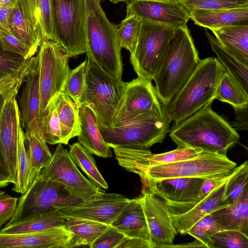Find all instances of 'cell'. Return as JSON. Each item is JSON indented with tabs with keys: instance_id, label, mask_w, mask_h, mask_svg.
<instances>
[{
	"instance_id": "obj_1",
	"label": "cell",
	"mask_w": 248,
	"mask_h": 248,
	"mask_svg": "<svg viewBox=\"0 0 248 248\" xmlns=\"http://www.w3.org/2000/svg\"><path fill=\"white\" fill-rule=\"evenodd\" d=\"M212 104L173 124L169 136L177 146L226 155L227 151L238 142L237 131L213 110Z\"/></svg>"
},
{
	"instance_id": "obj_2",
	"label": "cell",
	"mask_w": 248,
	"mask_h": 248,
	"mask_svg": "<svg viewBox=\"0 0 248 248\" xmlns=\"http://www.w3.org/2000/svg\"><path fill=\"white\" fill-rule=\"evenodd\" d=\"M200 59L187 25L175 29L153 80L159 99L166 106L191 76Z\"/></svg>"
},
{
	"instance_id": "obj_3",
	"label": "cell",
	"mask_w": 248,
	"mask_h": 248,
	"mask_svg": "<svg viewBox=\"0 0 248 248\" xmlns=\"http://www.w3.org/2000/svg\"><path fill=\"white\" fill-rule=\"evenodd\" d=\"M225 70L216 58L200 59L191 76L165 107L171 121L177 123L213 103L219 81Z\"/></svg>"
},
{
	"instance_id": "obj_4",
	"label": "cell",
	"mask_w": 248,
	"mask_h": 248,
	"mask_svg": "<svg viewBox=\"0 0 248 248\" xmlns=\"http://www.w3.org/2000/svg\"><path fill=\"white\" fill-rule=\"evenodd\" d=\"M100 1L85 0L86 53L104 70L122 79L123 68L118 25L108 19Z\"/></svg>"
},
{
	"instance_id": "obj_5",
	"label": "cell",
	"mask_w": 248,
	"mask_h": 248,
	"mask_svg": "<svg viewBox=\"0 0 248 248\" xmlns=\"http://www.w3.org/2000/svg\"><path fill=\"white\" fill-rule=\"evenodd\" d=\"M85 89L81 104H88L98 121L111 126L122 101L125 82L104 70L87 57Z\"/></svg>"
},
{
	"instance_id": "obj_6",
	"label": "cell",
	"mask_w": 248,
	"mask_h": 248,
	"mask_svg": "<svg viewBox=\"0 0 248 248\" xmlns=\"http://www.w3.org/2000/svg\"><path fill=\"white\" fill-rule=\"evenodd\" d=\"M236 165L227 155L203 151L181 161L146 167L138 175L141 182L178 177L209 179L230 175Z\"/></svg>"
},
{
	"instance_id": "obj_7",
	"label": "cell",
	"mask_w": 248,
	"mask_h": 248,
	"mask_svg": "<svg viewBox=\"0 0 248 248\" xmlns=\"http://www.w3.org/2000/svg\"><path fill=\"white\" fill-rule=\"evenodd\" d=\"M175 29L141 20L130 62L138 77L152 81L165 56Z\"/></svg>"
},
{
	"instance_id": "obj_8",
	"label": "cell",
	"mask_w": 248,
	"mask_h": 248,
	"mask_svg": "<svg viewBox=\"0 0 248 248\" xmlns=\"http://www.w3.org/2000/svg\"><path fill=\"white\" fill-rule=\"evenodd\" d=\"M167 116L152 81L138 77L125 82L122 101L111 126L145 119L163 120Z\"/></svg>"
},
{
	"instance_id": "obj_9",
	"label": "cell",
	"mask_w": 248,
	"mask_h": 248,
	"mask_svg": "<svg viewBox=\"0 0 248 248\" xmlns=\"http://www.w3.org/2000/svg\"><path fill=\"white\" fill-rule=\"evenodd\" d=\"M55 41L69 57L86 53L85 0H51Z\"/></svg>"
},
{
	"instance_id": "obj_10",
	"label": "cell",
	"mask_w": 248,
	"mask_h": 248,
	"mask_svg": "<svg viewBox=\"0 0 248 248\" xmlns=\"http://www.w3.org/2000/svg\"><path fill=\"white\" fill-rule=\"evenodd\" d=\"M171 120L145 119L118 126H107L98 120L103 139L110 148L149 149L162 143L170 128Z\"/></svg>"
},
{
	"instance_id": "obj_11",
	"label": "cell",
	"mask_w": 248,
	"mask_h": 248,
	"mask_svg": "<svg viewBox=\"0 0 248 248\" xmlns=\"http://www.w3.org/2000/svg\"><path fill=\"white\" fill-rule=\"evenodd\" d=\"M36 56L40 94L39 118L49 102L62 91L70 69L68 55L64 47L57 42H43Z\"/></svg>"
},
{
	"instance_id": "obj_12",
	"label": "cell",
	"mask_w": 248,
	"mask_h": 248,
	"mask_svg": "<svg viewBox=\"0 0 248 248\" xmlns=\"http://www.w3.org/2000/svg\"><path fill=\"white\" fill-rule=\"evenodd\" d=\"M82 201L71 195L62 184L45 178L39 174L18 198L15 213L8 223L31 214L49 211Z\"/></svg>"
},
{
	"instance_id": "obj_13",
	"label": "cell",
	"mask_w": 248,
	"mask_h": 248,
	"mask_svg": "<svg viewBox=\"0 0 248 248\" xmlns=\"http://www.w3.org/2000/svg\"><path fill=\"white\" fill-rule=\"evenodd\" d=\"M40 175L62 184L71 195L83 201L105 191L83 176L61 143L57 144L50 161Z\"/></svg>"
},
{
	"instance_id": "obj_14",
	"label": "cell",
	"mask_w": 248,
	"mask_h": 248,
	"mask_svg": "<svg viewBox=\"0 0 248 248\" xmlns=\"http://www.w3.org/2000/svg\"><path fill=\"white\" fill-rule=\"evenodd\" d=\"M130 200L122 194L103 191L89 200L56 209L64 217L89 219L111 226Z\"/></svg>"
},
{
	"instance_id": "obj_15",
	"label": "cell",
	"mask_w": 248,
	"mask_h": 248,
	"mask_svg": "<svg viewBox=\"0 0 248 248\" xmlns=\"http://www.w3.org/2000/svg\"><path fill=\"white\" fill-rule=\"evenodd\" d=\"M153 248H169L178 234L167 206L153 192L142 190L140 196Z\"/></svg>"
},
{
	"instance_id": "obj_16",
	"label": "cell",
	"mask_w": 248,
	"mask_h": 248,
	"mask_svg": "<svg viewBox=\"0 0 248 248\" xmlns=\"http://www.w3.org/2000/svg\"><path fill=\"white\" fill-rule=\"evenodd\" d=\"M226 182L202 199L197 201L177 202L162 199L168 207L178 233L181 235L187 234L190 228L202 218L227 205L222 202Z\"/></svg>"
},
{
	"instance_id": "obj_17",
	"label": "cell",
	"mask_w": 248,
	"mask_h": 248,
	"mask_svg": "<svg viewBox=\"0 0 248 248\" xmlns=\"http://www.w3.org/2000/svg\"><path fill=\"white\" fill-rule=\"evenodd\" d=\"M126 13L141 20L175 29L187 25L189 12L181 3L155 0H131L126 4Z\"/></svg>"
},
{
	"instance_id": "obj_18",
	"label": "cell",
	"mask_w": 248,
	"mask_h": 248,
	"mask_svg": "<svg viewBox=\"0 0 248 248\" xmlns=\"http://www.w3.org/2000/svg\"><path fill=\"white\" fill-rule=\"evenodd\" d=\"M18 110L16 98H13L5 100L0 113V155L13 184L16 180L17 114Z\"/></svg>"
},
{
	"instance_id": "obj_19",
	"label": "cell",
	"mask_w": 248,
	"mask_h": 248,
	"mask_svg": "<svg viewBox=\"0 0 248 248\" xmlns=\"http://www.w3.org/2000/svg\"><path fill=\"white\" fill-rule=\"evenodd\" d=\"M72 236L65 226L37 232L0 233V248H67Z\"/></svg>"
},
{
	"instance_id": "obj_20",
	"label": "cell",
	"mask_w": 248,
	"mask_h": 248,
	"mask_svg": "<svg viewBox=\"0 0 248 248\" xmlns=\"http://www.w3.org/2000/svg\"><path fill=\"white\" fill-rule=\"evenodd\" d=\"M200 178L178 177L141 182L142 190H149L162 199L177 202L200 200L203 181Z\"/></svg>"
},
{
	"instance_id": "obj_21",
	"label": "cell",
	"mask_w": 248,
	"mask_h": 248,
	"mask_svg": "<svg viewBox=\"0 0 248 248\" xmlns=\"http://www.w3.org/2000/svg\"><path fill=\"white\" fill-rule=\"evenodd\" d=\"M24 81L18 106L21 124L26 133L39 127L40 94L37 56L32 57Z\"/></svg>"
},
{
	"instance_id": "obj_22",
	"label": "cell",
	"mask_w": 248,
	"mask_h": 248,
	"mask_svg": "<svg viewBox=\"0 0 248 248\" xmlns=\"http://www.w3.org/2000/svg\"><path fill=\"white\" fill-rule=\"evenodd\" d=\"M79 117L78 142L92 155L104 158L112 157V152L103 138L98 118L93 109L87 104H81L79 107Z\"/></svg>"
},
{
	"instance_id": "obj_23",
	"label": "cell",
	"mask_w": 248,
	"mask_h": 248,
	"mask_svg": "<svg viewBox=\"0 0 248 248\" xmlns=\"http://www.w3.org/2000/svg\"><path fill=\"white\" fill-rule=\"evenodd\" d=\"M111 226L125 237L144 241L153 248L140 197L130 200Z\"/></svg>"
},
{
	"instance_id": "obj_24",
	"label": "cell",
	"mask_w": 248,
	"mask_h": 248,
	"mask_svg": "<svg viewBox=\"0 0 248 248\" xmlns=\"http://www.w3.org/2000/svg\"><path fill=\"white\" fill-rule=\"evenodd\" d=\"M194 24L209 30L233 25H248V6L220 9L190 10Z\"/></svg>"
},
{
	"instance_id": "obj_25",
	"label": "cell",
	"mask_w": 248,
	"mask_h": 248,
	"mask_svg": "<svg viewBox=\"0 0 248 248\" xmlns=\"http://www.w3.org/2000/svg\"><path fill=\"white\" fill-rule=\"evenodd\" d=\"M18 0L27 20L42 42L55 41L51 0Z\"/></svg>"
},
{
	"instance_id": "obj_26",
	"label": "cell",
	"mask_w": 248,
	"mask_h": 248,
	"mask_svg": "<svg viewBox=\"0 0 248 248\" xmlns=\"http://www.w3.org/2000/svg\"><path fill=\"white\" fill-rule=\"evenodd\" d=\"M63 226H65V218L59 209H55L31 214L16 221L8 223L0 230V233L37 232Z\"/></svg>"
},
{
	"instance_id": "obj_27",
	"label": "cell",
	"mask_w": 248,
	"mask_h": 248,
	"mask_svg": "<svg viewBox=\"0 0 248 248\" xmlns=\"http://www.w3.org/2000/svg\"><path fill=\"white\" fill-rule=\"evenodd\" d=\"M211 214L223 230H236L248 235V190L234 202Z\"/></svg>"
},
{
	"instance_id": "obj_28",
	"label": "cell",
	"mask_w": 248,
	"mask_h": 248,
	"mask_svg": "<svg viewBox=\"0 0 248 248\" xmlns=\"http://www.w3.org/2000/svg\"><path fill=\"white\" fill-rule=\"evenodd\" d=\"M0 30L11 34L20 40L29 48L34 55L42 43L27 20L18 0L6 21L0 26Z\"/></svg>"
},
{
	"instance_id": "obj_29",
	"label": "cell",
	"mask_w": 248,
	"mask_h": 248,
	"mask_svg": "<svg viewBox=\"0 0 248 248\" xmlns=\"http://www.w3.org/2000/svg\"><path fill=\"white\" fill-rule=\"evenodd\" d=\"M210 30L224 48L248 66V25L228 26Z\"/></svg>"
},
{
	"instance_id": "obj_30",
	"label": "cell",
	"mask_w": 248,
	"mask_h": 248,
	"mask_svg": "<svg viewBox=\"0 0 248 248\" xmlns=\"http://www.w3.org/2000/svg\"><path fill=\"white\" fill-rule=\"evenodd\" d=\"M55 101L60 123L61 143L67 145L80 132L79 106L63 91L55 97Z\"/></svg>"
},
{
	"instance_id": "obj_31",
	"label": "cell",
	"mask_w": 248,
	"mask_h": 248,
	"mask_svg": "<svg viewBox=\"0 0 248 248\" xmlns=\"http://www.w3.org/2000/svg\"><path fill=\"white\" fill-rule=\"evenodd\" d=\"M64 217L65 226L72 234L67 248L85 246L92 248L97 238L110 226L89 219Z\"/></svg>"
},
{
	"instance_id": "obj_32",
	"label": "cell",
	"mask_w": 248,
	"mask_h": 248,
	"mask_svg": "<svg viewBox=\"0 0 248 248\" xmlns=\"http://www.w3.org/2000/svg\"><path fill=\"white\" fill-rule=\"evenodd\" d=\"M25 143L30 166V185L39 176L45 167L49 162L51 154L47 143L43 138L39 128L24 133Z\"/></svg>"
},
{
	"instance_id": "obj_33",
	"label": "cell",
	"mask_w": 248,
	"mask_h": 248,
	"mask_svg": "<svg viewBox=\"0 0 248 248\" xmlns=\"http://www.w3.org/2000/svg\"><path fill=\"white\" fill-rule=\"evenodd\" d=\"M205 35L212 50L226 71L229 72L248 91V66L241 62L236 57L224 48L208 31Z\"/></svg>"
},
{
	"instance_id": "obj_34",
	"label": "cell",
	"mask_w": 248,
	"mask_h": 248,
	"mask_svg": "<svg viewBox=\"0 0 248 248\" xmlns=\"http://www.w3.org/2000/svg\"><path fill=\"white\" fill-rule=\"evenodd\" d=\"M215 99L228 103L233 108L248 106V93L240 83L227 71L219 81Z\"/></svg>"
},
{
	"instance_id": "obj_35",
	"label": "cell",
	"mask_w": 248,
	"mask_h": 248,
	"mask_svg": "<svg viewBox=\"0 0 248 248\" xmlns=\"http://www.w3.org/2000/svg\"><path fill=\"white\" fill-rule=\"evenodd\" d=\"M17 123L16 180L12 190L22 194L30 186V166L25 146L24 132L20 122L19 110L17 114Z\"/></svg>"
},
{
	"instance_id": "obj_36",
	"label": "cell",
	"mask_w": 248,
	"mask_h": 248,
	"mask_svg": "<svg viewBox=\"0 0 248 248\" xmlns=\"http://www.w3.org/2000/svg\"><path fill=\"white\" fill-rule=\"evenodd\" d=\"M69 154L75 164L88 176L93 184L102 189L108 188V185L98 170L92 154L79 142L70 146Z\"/></svg>"
},
{
	"instance_id": "obj_37",
	"label": "cell",
	"mask_w": 248,
	"mask_h": 248,
	"mask_svg": "<svg viewBox=\"0 0 248 248\" xmlns=\"http://www.w3.org/2000/svg\"><path fill=\"white\" fill-rule=\"evenodd\" d=\"M248 161L247 160L238 167H235L227 181L222 202L228 205L236 202L248 190Z\"/></svg>"
},
{
	"instance_id": "obj_38",
	"label": "cell",
	"mask_w": 248,
	"mask_h": 248,
	"mask_svg": "<svg viewBox=\"0 0 248 248\" xmlns=\"http://www.w3.org/2000/svg\"><path fill=\"white\" fill-rule=\"evenodd\" d=\"M38 124L42 135L47 143L52 145L61 143V126L56 108L55 97L49 102L39 118Z\"/></svg>"
},
{
	"instance_id": "obj_39",
	"label": "cell",
	"mask_w": 248,
	"mask_h": 248,
	"mask_svg": "<svg viewBox=\"0 0 248 248\" xmlns=\"http://www.w3.org/2000/svg\"><path fill=\"white\" fill-rule=\"evenodd\" d=\"M203 151L198 148L177 146L176 149L166 153L152 154L147 158L146 163L137 168L134 173L138 174L141 169L147 166L174 163L191 158L198 155Z\"/></svg>"
},
{
	"instance_id": "obj_40",
	"label": "cell",
	"mask_w": 248,
	"mask_h": 248,
	"mask_svg": "<svg viewBox=\"0 0 248 248\" xmlns=\"http://www.w3.org/2000/svg\"><path fill=\"white\" fill-rule=\"evenodd\" d=\"M141 25V19L134 14L126 13L125 18L118 25L117 35L121 48L130 52L138 39Z\"/></svg>"
},
{
	"instance_id": "obj_41",
	"label": "cell",
	"mask_w": 248,
	"mask_h": 248,
	"mask_svg": "<svg viewBox=\"0 0 248 248\" xmlns=\"http://www.w3.org/2000/svg\"><path fill=\"white\" fill-rule=\"evenodd\" d=\"M86 64L87 59L76 68L70 70L62 90L79 106L85 89Z\"/></svg>"
},
{
	"instance_id": "obj_42",
	"label": "cell",
	"mask_w": 248,
	"mask_h": 248,
	"mask_svg": "<svg viewBox=\"0 0 248 248\" xmlns=\"http://www.w3.org/2000/svg\"><path fill=\"white\" fill-rule=\"evenodd\" d=\"M222 230L210 213L197 222L188 231L187 234L202 242L207 248H213L210 236Z\"/></svg>"
},
{
	"instance_id": "obj_43",
	"label": "cell",
	"mask_w": 248,
	"mask_h": 248,
	"mask_svg": "<svg viewBox=\"0 0 248 248\" xmlns=\"http://www.w3.org/2000/svg\"><path fill=\"white\" fill-rule=\"evenodd\" d=\"M213 248H248V235L236 230H224L210 236Z\"/></svg>"
},
{
	"instance_id": "obj_44",
	"label": "cell",
	"mask_w": 248,
	"mask_h": 248,
	"mask_svg": "<svg viewBox=\"0 0 248 248\" xmlns=\"http://www.w3.org/2000/svg\"><path fill=\"white\" fill-rule=\"evenodd\" d=\"M32 58L25 59L17 54L5 51L0 45V76L25 71L29 68Z\"/></svg>"
},
{
	"instance_id": "obj_45",
	"label": "cell",
	"mask_w": 248,
	"mask_h": 248,
	"mask_svg": "<svg viewBox=\"0 0 248 248\" xmlns=\"http://www.w3.org/2000/svg\"><path fill=\"white\" fill-rule=\"evenodd\" d=\"M188 11L196 9H220L248 6V0H183L180 3Z\"/></svg>"
},
{
	"instance_id": "obj_46",
	"label": "cell",
	"mask_w": 248,
	"mask_h": 248,
	"mask_svg": "<svg viewBox=\"0 0 248 248\" xmlns=\"http://www.w3.org/2000/svg\"><path fill=\"white\" fill-rule=\"evenodd\" d=\"M29 67L20 73L0 76V94L5 100L16 97L19 89L25 80Z\"/></svg>"
},
{
	"instance_id": "obj_47",
	"label": "cell",
	"mask_w": 248,
	"mask_h": 248,
	"mask_svg": "<svg viewBox=\"0 0 248 248\" xmlns=\"http://www.w3.org/2000/svg\"><path fill=\"white\" fill-rule=\"evenodd\" d=\"M0 45L5 51L17 54L25 59L34 55L25 45L11 34L0 30Z\"/></svg>"
},
{
	"instance_id": "obj_48",
	"label": "cell",
	"mask_w": 248,
	"mask_h": 248,
	"mask_svg": "<svg viewBox=\"0 0 248 248\" xmlns=\"http://www.w3.org/2000/svg\"><path fill=\"white\" fill-rule=\"evenodd\" d=\"M17 202V198L0 190V230L13 218Z\"/></svg>"
},
{
	"instance_id": "obj_49",
	"label": "cell",
	"mask_w": 248,
	"mask_h": 248,
	"mask_svg": "<svg viewBox=\"0 0 248 248\" xmlns=\"http://www.w3.org/2000/svg\"><path fill=\"white\" fill-rule=\"evenodd\" d=\"M125 237L116 228L110 226L97 238L92 248H117Z\"/></svg>"
},
{
	"instance_id": "obj_50",
	"label": "cell",
	"mask_w": 248,
	"mask_h": 248,
	"mask_svg": "<svg viewBox=\"0 0 248 248\" xmlns=\"http://www.w3.org/2000/svg\"><path fill=\"white\" fill-rule=\"evenodd\" d=\"M231 175L222 178L204 179L200 189L199 195V200L202 199L217 187L227 181Z\"/></svg>"
},
{
	"instance_id": "obj_51",
	"label": "cell",
	"mask_w": 248,
	"mask_h": 248,
	"mask_svg": "<svg viewBox=\"0 0 248 248\" xmlns=\"http://www.w3.org/2000/svg\"><path fill=\"white\" fill-rule=\"evenodd\" d=\"M248 106L242 108H234L235 119L232 123L233 127L236 130H248Z\"/></svg>"
},
{
	"instance_id": "obj_52",
	"label": "cell",
	"mask_w": 248,
	"mask_h": 248,
	"mask_svg": "<svg viewBox=\"0 0 248 248\" xmlns=\"http://www.w3.org/2000/svg\"><path fill=\"white\" fill-rule=\"evenodd\" d=\"M117 248H151V247L144 241L125 237Z\"/></svg>"
},
{
	"instance_id": "obj_53",
	"label": "cell",
	"mask_w": 248,
	"mask_h": 248,
	"mask_svg": "<svg viewBox=\"0 0 248 248\" xmlns=\"http://www.w3.org/2000/svg\"><path fill=\"white\" fill-rule=\"evenodd\" d=\"M10 184L11 181L0 155V188L6 187Z\"/></svg>"
},
{
	"instance_id": "obj_54",
	"label": "cell",
	"mask_w": 248,
	"mask_h": 248,
	"mask_svg": "<svg viewBox=\"0 0 248 248\" xmlns=\"http://www.w3.org/2000/svg\"><path fill=\"white\" fill-rule=\"evenodd\" d=\"M169 248H206V246L202 242L196 239L194 242L187 244L172 245Z\"/></svg>"
},
{
	"instance_id": "obj_55",
	"label": "cell",
	"mask_w": 248,
	"mask_h": 248,
	"mask_svg": "<svg viewBox=\"0 0 248 248\" xmlns=\"http://www.w3.org/2000/svg\"><path fill=\"white\" fill-rule=\"evenodd\" d=\"M14 5L0 8V26L6 21Z\"/></svg>"
},
{
	"instance_id": "obj_56",
	"label": "cell",
	"mask_w": 248,
	"mask_h": 248,
	"mask_svg": "<svg viewBox=\"0 0 248 248\" xmlns=\"http://www.w3.org/2000/svg\"><path fill=\"white\" fill-rule=\"evenodd\" d=\"M17 0H0V8L14 5Z\"/></svg>"
},
{
	"instance_id": "obj_57",
	"label": "cell",
	"mask_w": 248,
	"mask_h": 248,
	"mask_svg": "<svg viewBox=\"0 0 248 248\" xmlns=\"http://www.w3.org/2000/svg\"><path fill=\"white\" fill-rule=\"evenodd\" d=\"M5 100V99L4 97L1 94H0V113L3 108Z\"/></svg>"
},
{
	"instance_id": "obj_58",
	"label": "cell",
	"mask_w": 248,
	"mask_h": 248,
	"mask_svg": "<svg viewBox=\"0 0 248 248\" xmlns=\"http://www.w3.org/2000/svg\"><path fill=\"white\" fill-rule=\"evenodd\" d=\"M131 0H110V1L113 3H117L120 2H124L126 4L128 3Z\"/></svg>"
},
{
	"instance_id": "obj_59",
	"label": "cell",
	"mask_w": 248,
	"mask_h": 248,
	"mask_svg": "<svg viewBox=\"0 0 248 248\" xmlns=\"http://www.w3.org/2000/svg\"><path fill=\"white\" fill-rule=\"evenodd\" d=\"M159 0V1H168V2H173L175 3H179L183 0Z\"/></svg>"
},
{
	"instance_id": "obj_60",
	"label": "cell",
	"mask_w": 248,
	"mask_h": 248,
	"mask_svg": "<svg viewBox=\"0 0 248 248\" xmlns=\"http://www.w3.org/2000/svg\"><path fill=\"white\" fill-rule=\"evenodd\" d=\"M100 1L102 0H100Z\"/></svg>"
}]
</instances>
